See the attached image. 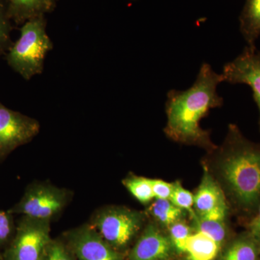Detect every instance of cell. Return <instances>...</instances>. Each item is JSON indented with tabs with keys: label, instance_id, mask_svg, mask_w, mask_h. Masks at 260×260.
Instances as JSON below:
<instances>
[{
	"label": "cell",
	"instance_id": "cell-3",
	"mask_svg": "<svg viewBox=\"0 0 260 260\" xmlns=\"http://www.w3.org/2000/svg\"><path fill=\"white\" fill-rule=\"evenodd\" d=\"M52 49L45 16L37 17L23 24L18 40L7 52V61L22 78L29 80L42 74L46 56Z\"/></svg>",
	"mask_w": 260,
	"mask_h": 260
},
{
	"label": "cell",
	"instance_id": "cell-21",
	"mask_svg": "<svg viewBox=\"0 0 260 260\" xmlns=\"http://www.w3.org/2000/svg\"><path fill=\"white\" fill-rule=\"evenodd\" d=\"M169 200L178 208L188 210L192 215H194L191 208L194 206V195L184 189L179 181L173 183V190Z\"/></svg>",
	"mask_w": 260,
	"mask_h": 260
},
{
	"label": "cell",
	"instance_id": "cell-10",
	"mask_svg": "<svg viewBox=\"0 0 260 260\" xmlns=\"http://www.w3.org/2000/svg\"><path fill=\"white\" fill-rule=\"evenodd\" d=\"M194 206L197 215L201 218L225 220L226 217L228 207L225 194L207 171L194 195Z\"/></svg>",
	"mask_w": 260,
	"mask_h": 260
},
{
	"label": "cell",
	"instance_id": "cell-6",
	"mask_svg": "<svg viewBox=\"0 0 260 260\" xmlns=\"http://www.w3.org/2000/svg\"><path fill=\"white\" fill-rule=\"evenodd\" d=\"M50 238V220L25 216L20 220L9 260H42Z\"/></svg>",
	"mask_w": 260,
	"mask_h": 260
},
{
	"label": "cell",
	"instance_id": "cell-11",
	"mask_svg": "<svg viewBox=\"0 0 260 260\" xmlns=\"http://www.w3.org/2000/svg\"><path fill=\"white\" fill-rule=\"evenodd\" d=\"M170 238L148 225L130 253L129 260H167L172 254Z\"/></svg>",
	"mask_w": 260,
	"mask_h": 260
},
{
	"label": "cell",
	"instance_id": "cell-4",
	"mask_svg": "<svg viewBox=\"0 0 260 260\" xmlns=\"http://www.w3.org/2000/svg\"><path fill=\"white\" fill-rule=\"evenodd\" d=\"M143 216L138 212L121 207H110L98 211L91 225L113 248L123 249L140 230Z\"/></svg>",
	"mask_w": 260,
	"mask_h": 260
},
{
	"label": "cell",
	"instance_id": "cell-5",
	"mask_svg": "<svg viewBox=\"0 0 260 260\" xmlns=\"http://www.w3.org/2000/svg\"><path fill=\"white\" fill-rule=\"evenodd\" d=\"M69 192L47 184H35L27 188L21 200L8 210L12 214H23L30 218L51 220L64 209Z\"/></svg>",
	"mask_w": 260,
	"mask_h": 260
},
{
	"label": "cell",
	"instance_id": "cell-13",
	"mask_svg": "<svg viewBox=\"0 0 260 260\" xmlns=\"http://www.w3.org/2000/svg\"><path fill=\"white\" fill-rule=\"evenodd\" d=\"M239 29L246 46L255 47L260 37V0H246L239 16Z\"/></svg>",
	"mask_w": 260,
	"mask_h": 260
},
{
	"label": "cell",
	"instance_id": "cell-1",
	"mask_svg": "<svg viewBox=\"0 0 260 260\" xmlns=\"http://www.w3.org/2000/svg\"><path fill=\"white\" fill-rule=\"evenodd\" d=\"M223 77L208 63L200 67L196 80L185 90H169L166 102L167 123L164 133L169 139L182 144L215 148L209 133L202 129L200 122L212 109L222 107L223 98L217 88Z\"/></svg>",
	"mask_w": 260,
	"mask_h": 260
},
{
	"label": "cell",
	"instance_id": "cell-22",
	"mask_svg": "<svg viewBox=\"0 0 260 260\" xmlns=\"http://www.w3.org/2000/svg\"><path fill=\"white\" fill-rule=\"evenodd\" d=\"M42 260H74L66 246L59 241L51 240Z\"/></svg>",
	"mask_w": 260,
	"mask_h": 260
},
{
	"label": "cell",
	"instance_id": "cell-8",
	"mask_svg": "<svg viewBox=\"0 0 260 260\" xmlns=\"http://www.w3.org/2000/svg\"><path fill=\"white\" fill-rule=\"evenodd\" d=\"M221 75L223 82L250 87L259 109L260 130V51L246 46L237 57L224 65Z\"/></svg>",
	"mask_w": 260,
	"mask_h": 260
},
{
	"label": "cell",
	"instance_id": "cell-24",
	"mask_svg": "<svg viewBox=\"0 0 260 260\" xmlns=\"http://www.w3.org/2000/svg\"><path fill=\"white\" fill-rule=\"evenodd\" d=\"M154 198L169 200L173 190V184L160 179H150Z\"/></svg>",
	"mask_w": 260,
	"mask_h": 260
},
{
	"label": "cell",
	"instance_id": "cell-26",
	"mask_svg": "<svg viewBox=\"0 0 260 260\" xmlns=\"http://www.w3.org/2000/svg\"><path fill=\"white\" fill-rule=\"evenodd\" d=\"M191 260V259H190Z\"/></svg>",
	"mask_w": 260,
	"mask_h": 260
},
{
	"label": "cell",
	"instance_id": "cell-23",
	"mask_svg": "<svg viewBox=\"0 0 260 260\" xmlns=\"http://www.w3.org/2000/svg\"><path fill=\"white\" fill-rule=\"evenodd\" d=\"M14 229L13 215L0 210V244L7 242L13 234Z\"/></svg>",
	"mask_w": 260,
	"mask_h": 260
},
{
	"label": "cell",
	"instance_id": "cell-9",
	"mask_svg": "<svg viewBox=\"0 0 260 260\" xmlns=\"http://www.w3.org/2000/svg\"><path fill=\"white\" fill-rule=\"evenodd\" d=\"M70 248L79 260H122L117 250L106 242L91 225L68 234Z\"/></svg>",
	"mask_w": 260,
	"mask_h": 260
},
{
	"label": "cell",
	"instance_id": "cell-19",
	"mask_svg": "<svg viewBox=\"0 0 260 260\" xmlns=\"http://www.w3.org/2000/svg\"><path fill=\"white\" fill-rule=\"evenodd\" d=\"M12 22L8 10V0H0V57L8 52L13 45Z\"/></svg>",
	"mask_w": 260,
	"mask_h": 260
},
{
	"label": "cell",
	"instance_id": "cell-12",
	"mask_svg": "<svg viewBox=\"0 0 260 260\" xmlns=\"http://www.w3.org/2000/svg\"><path fill=\"white\" fill-rule=\"evenodd\" d=\"M56 2L57 0H8L10 18L20 25L30 19L45 16L54 10Z\"/></svg>",
	"mask_w": 260,
	"mask_h": 260
},
{
	"label": "cell",
	"instance_id": "cell-16",
	"mask_svg": "<svg viewBox=\"0 0 260 260\" xmlns=\"http://www.w3.org/2000/svg\"><path fill=\"white\" fill-rule=\"evenodd\" d=\"M149 211L159 223L168 227L181 220L184 214V210L178 208L169 200L156 199L149 208Z\"/></svg>",
	"mask_w": 260,
	"mask_h": 260
},
{
	"label": "cell",
	"instance_id": "cell-14",
	"mask_svg": "<svg viewBox=\"0 0 260 260\" xmlns=\"http://www.w3.org/2000/svg\"><path fill=\"white\" fill-rule=\"evenodd\" d=\"M220 246L208 236L196 232L191 234L186 244L185 252L191 260H213Z\"/></svg>",
	"mask_w": 260,
	"mask_h": 260
},
{
	"label": "cell",
	"instance_id": "cell-18",
	"mask_svg": "<svg viewBox=\"0 0 260 260\" xmlns=\"http://www.w3.org/2000/svg\"><path fill=\"white\" fill-rule=\"evenodd\" d=\"M123 184L143 204L150 203L154 198L150 179L131 175L124 179Z\"/></svg>",
	"mask_w": 260,
	"mask_h": 260
},
{
	"label": "cell",
	"instance_id": "cell-15",
	"mask_svg": "<svg viewBox=\"0 0 260 260\" xmlns=\"http://www.w3.org/2000/svg\"><path fill=\"white\" fill-rule=\"evenodd\" d=\"M259 253V244L247 232L232 243L222 260H257Z\"/></svg>",
	"mask_w": 260,
	"mask_h": 260
},
{
	"label": "cell",
	"instance_id": "cell-7",
	"mask_svg": "<svg viewBox=\"0 0 260 260\" xmlns=\"http://www.w3.org/2000/svg\"><path fill=\"white\" fill-rule=\"evenodd\" d=\"M40 131L37 119L5 107L0 102V160L34 139Z\"/></svg>",
	"mask_w": 260,
	"mask_h": 260
},
{
	"label": "cell",
	"instance_id": "cell-20",
	"mask_svg": "<svg viewBox=\"0 0 260 260\" xmlns=\"http://www.w3.org/2000/svg\"><path fill=\"white\" fill-rule=\"evenodd\" d=\"M169 228L170 234L169 238L173 246L178 251L185 252L186 242L192 234L191 228L181 220L172 224Z\"/></svg>",
	"mask_w": 260,
	"mask_h": 260
},
{
	"label": "cell",
	"instance_id": "cell-25",
	"mask_svg": "<svg viewBox=\"0 0 260 260\" xmlns=\"http://www.w3.org/2000/svg\"><path fill=\"white\" fill-rule=\"evenodd\" d=\"M248 233L260 245V205L255 215L248 223Z\"/></svg>",
	"mask_w": 260,
	"mask_h": 260
},
{
	"label": "cell",
	"instance_id": "cell-2",
	"mask_svg": "<svg viewBox=\"0 0 260 260\" xmlns=\"http://www.w3.org/2000/svg\"><path fill=\"white\" fill-rule=\"evenodd\" d=\"M218 161L231 200L238 210L252 218L260 205V143L248 140L237 126L231 124Z\"/></svg>",
	"mask_w": 260,
	"mask_h": 260
},
{
	"label": "cell",
	"instance_id": "cell-17",
	"mask_svg": "<svg viewBox=\"0 0 260 260\" xmlns=\"http://www.w3.org/2000/svg\"><path fill=\"white\" fill-rule=\"evenodd\" d=\"M193 216L195 220L197 232L208 236L219 246L223 245L227 237V227L225 220L201 218L195 214Z\"/></svg>",
	"mask_w": 260,
	"mask_h": 260
}]
</instances>
